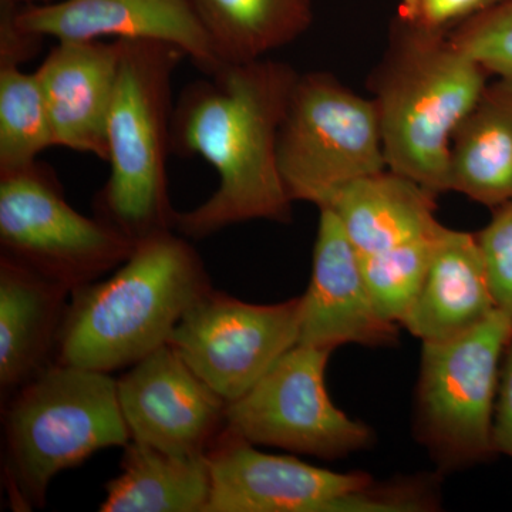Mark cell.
<instances>
[{
  "label": "cell",
  "mask_w": 512,
  "mask_h": 512,
  "mask_svg": "<svg viewBox=\"0 0 512 512\" xmlns=\"http://www.w3.org/2000/svg\"><path fill=\"white\" fill-rule=\"evenodd\" d=\"M461 52L488 74L512 79V0H500L448 32Z\"/></svg>",
  "instance_id": "obj_24"
},
{
  "label": "cell",
  "mask_w": 512,
  "mask_h": 512,
  "mask_svg": "<svg viewBox=\"0 0 512 512\" xmlns=\"http://www.w3.org/2000/svg\"><path fill=\"white\" fill-rule=\"evenodd\" d=\"M16 2L22 3V2H32V0H16Z\"/></svg>",
  "instance_id": "obj_29"
},
{
  "label": "cell",
  "mask_w": 512,
  "mask_h": 512,
  "mask_svg": "<svg viewBox=\"0 0 512 512\" xmlns=\"http://www.w3.org/2000/svg\"><path fill=\"white\" fill-rule=\"evenodd\" d=\"M437 231L387 251L360 255L363 281L383 319L400 326L412 308L429 272Z\"/></svg>",
  "instance_id": "obj_23"
},
{
  "label": "cell",
  "mask_w": 512,
  "mask_h": 512,
  "mask_svg": "<svg viewBox=\"0 0 512 512\" xmlns=\"http://www.w3.org/2000/svg\"><path fill=\"white\" fill-rule=\"evenodd\" d=\"M278 167L292 202L319 210L346 184L386 170L375 100L332 73L299 74L279 128Z\"/></svg>",
  "instance_id": "obj_8"
},
{
  "label": "cell",
  "mask_w": 512,
  "mask_h": 512,
  "mask_svg": "<svg viewBox=\"0 0 512 512\" xmlns=\"http://www.w3.org/2000/svg\"><path fill=\"white\" fill-rule=\"evenodd\" d=\"M225 64L254 62L295 42L313 20L312 0H191Z\"/></svg>",
  "instance_id": "obj_21"
},
{
  "label": "cell",
  "mask_w": 512,
  "mask_h": 512,
  "mask_svg": "<svg viewBox=\"0 0 512 512\" xmlns=\"http://www.w3.org/2000/svg\"><path fill=\"white\" fill-rule=\"evenodd\" d=\"M494 447L497 454L512 458V343L501 367L500 386L495 403Z\"/></svg>",
  "instance_id": "obj_28"
},
{
  "label": "cell",
  "mask_w": 512,
  "mask_h": 512,
  "mask_svg": "<svg viewBox=\"0 0 512 512\" xmlns=\"http://www.w3.org/2000/svg\"><path fill=\"white\" fill-rule=\"evenodd\" d=\"M134 248L107 222L74 210L47 165L0 174V256L73 291L119 268Z\"/></svg>",
  "instance_id": "obj_9"
},
{
  "label": "cell",
  "mask_w": 512,
  "mask_h": 512,
  "mask_svg": "<svg viewBox=\"0 0 512 512\" xmlns=\"http://www.w3.org/2000/svg\"><path fill=\"white\" fill-rule=\"evenodd\" d=\"M50 147L55 134L36 72L0 66V174L25 170Z\"/></svg>",
  "instance_id": "obj_22"
},
{
  "label": "cell",
  "mask_w": 512,
  "mask_h": 512,
  "mask_svg": "<svg viewBox=\"0 0 512 512\" xmlns=\"http://www.w3.org/2000/svg\"><path fill=\"white\" fill-rule=\"evenodd\" d=\"M69 288L0 256V399L55 362Z\"/></svg>",
  "instance_id": "obj_17"
},
{
  "label": "cell",
  "mask_w": 512,
  "mask_h": 512,
  "mask_svg": "<svg viewBox=\"0 0 512 512\" xmlns=\"http://www.w3.org/2000/svg\"><path fill=\"white\" fill-rule=\"evenodd\" d=\"M117 397L130 441L178 457L205 456L224 430L227 402L170 345L130 367Z\"/></svg>",
  "instance_id": "obj_12"
},
{
  "label": "cell",
  "mask_w": 512,
  "mask_h": 512,
  "mask_svg": "<svg viewBox=\"0 0 512 512\" xmlns=\"http://www.w3.org/2000/svg\"><path fill=\"white\" fill-rule=\"evenodd\" d=\"M188 84L174 106L171 153L201 157L220 183L207 201L177 211L174 231L204 239L255 220L292 222L278 167V134L299 73L271 59L224 64Z\"/></svg>",
  "instance_id": "obj_1"
},
{
  "label": "cell",
  "mask_w": 512,
  "mask_h": 512,
  "mask_svg": "<svg viewBox=\"0 0 512 512\" xmlns=\"http://www.w3.org/2000/svg\"><path fill=\"white\" fill-rule=\"evenodd\" d=\"M488 76L448 32L400 23L369 82L387 168L433 194L447 192L454 131L476 106Z\"/></svg>",
  "instance_id": "obj_3"
},
{
  "label": "cell",
  "mask_w": 512,
  "mask_h": 512,
  "mask_svg": "<svg viewBox=\"0 0 512 512\" xmlns=\"http://www.w3.org/2000/svg\"><path fill=\"white\" fill-rule=\"evenodd\" d=\"M2 484L10 510L46 505L57 474L130 443L110 373L53 362L2 403Z\"/></svg>",
  "instance_id": "obj_4"
},
{
  "label": "cell",
  "mask_w": 512,
  "mask_h": 512,
  "mask_svg": "<svg viewBox=\"0 0 512 512\" xmlns=\"http://www.w3.org/2000/svg\"><path fill=\"white\" fill-rule=\"evenodd\" d=\"M301 298L256 305L211 288L184 313L167 345L227 403L299 343Z\"/></svg>",
  "instance_id": "obj_11"
},
{
  "label": "cell",
  "mask_w": 512,
  "mask_h": 512,
  "mask_svg": "<svg viewBox=\"0 0 512 512\" xmlns=\"http://www.w3.org/2000/svg\"><path fill=\"white\" fill-rule=\"evenodd\" d=\"M121 473L106 488L100 512H205L211 497L207 456L178 457L130 441Z\"/></svg>",
  "instance_id": "obj_20"
},
{
  "label": "cell",
  "mask_w": 512,
  "mask_h": 512,
  "mask_svg": "<svg viewBox=\"0 0 512 512\" xmlns=\"http://www.w3.org/2000/svg\"><path fill=\"white\" fill-rule=\"evenodd\" d=\"M495 309L476 234L441 225L426 281L400 326L421 342H441L476 328Z\"/></svg>",
  "instance_id": "obj_16"
},
{
  "label": "cell",
  "mask_w": 512,
  "mask_h": 512,
  "mask_svg": "<svg viewBox=\"0 0 512 512\" xmlns=\"http://www.w3.org/2000/svg\"><path fill=\"white\" fill-rule=\"evenodd\" d=\"M330 350L296 345L249 392L227 404L225 427L255 444L338 460L372 446L375 436L330 399Z\"/></svg>",
  "instance_id": "obj_10"
},
{
  "label": "cell",
  "mask_w": 512,
  "mask_h": 512,
  "mask_svg": "<svg viewBox=\"0 0 512 512\" xmlns=\"http://www.w3.org/2000/svg\"><path fill=\"white\" fill-rule=\"evenodd\" d=\"M497 2H500V0H494V3H497ZM494 3H493V5H494Z\"/></svg>",
  "instance_id": "obj_30"
},
{
  "label": "cell",
  "mask_w": 512,
  "mask_h": 512,
  "mask_svg": "<svg viewBox=\"0 0 512 512\" xmlns=\"http://www.w3.org/2000/svg\"><path fill=\"white\" fill-rule=\"evenodd\" d=\"M120 63L107 120L110 174L94 212L133 242L174 231L168 192L173 74L183 50L158 40L120 39Z\"/></svg>",
  "instance_id": "obj_5"
},
{
  "label": "cell",
  "mask_w": 512,
  "mask_h": 512,
  "mask_svg": "<svg viewBox=\"0 0 512 512\" xmlns=\"http://www.w3.org/2000/svg\"><path fill=\"white\" fill-rule=\"evenodd\" d=\"M19 28L60 40H158L183 50L204 74L224 66L191 0H63L26 3L16 10Z\"/></svg>",
  "instance_id": "obj_14"
},
{
  "label": "cell",
  "mask_w": 512,
  "mask_h": 512,
  "mask_svg": "<svg viewBox=\"0 0 512 512\" xmlns=\"http://www.w3.org/2000/svg\"><path fill=\"white\" fill-rule=\"evenodd\" d=\"M311 282L299 306V343L335 350L356 343L396 348L397 323L377 313L363 281L360 255L335 212L320 208Z\"/></svg>",
  "instance_id": "obj_13"
},
{
  "label": "cell",
  "mask_w": 512,
  "mask_h": 512,
  "mask_svg": "<svg viewBox=\"0 0 512 512\" xmlns=\"http://www.w3.org/2000/svg\"><path fill=\"white\" fill-rule=\"evenodd\" d=\"M205 456L211 471L205 512H421L440 505L431 477L377 483L363 471L336 473L262 453L227 427Z\"/></svg>",
  "instance_id": "obj_6"
},
{
  "label": "cell",
  "mask_w": 512,
  "mask_h": 512,
  "mask_svg": "<svg viewBox=\"0 0 512 512\" xmlns=\"http://www.w3.org/2000/svg\"><path fill=\"white\" fill-rule=\"evenodd\" d=\"M119 40H60L36 70L56 147L107 161V120L119 73Z\"/></svg>",
  "instance_id": "obj_15"
},
{
  "label": "cell",
  "mask_w": 512,
  "mask_h": 512,
  "mask_svg": "<svg viewBox=\"0 0 512 512\" xmlns=\"http://www.w3.org/2000/svg\"><path fill=\"white\" fill-rule=\"evenodd\" d=\"M448 191L491 210L512 200V79L488 83L454 131Z\"/></svg>",
  "instance_id": "obj_19"
},
{
  "label": "cell",
  "mask_w": 512,
  "mask_h": 512,
  "mask_svg": "<svg viewBox=\"0 0 512 512\" xmlns=\"http://www.w3.org/2000/svg\"><path fill=\"white\" fill-rule=\"evenodd\" d=\"M494 0H402L403 25L429 32H450L458 23L493 5Z\"/></svg>",
  "instance_id": "obj_26"
},
{
  "label": "cell",
  "mask_w": 512,
  "mask_h": 512,
  "mask_svg": "<svg viewBox=\"0 0 512 512\" xmlns=\"http://www.w3.org/2000/svg\"><path fill=\"white\" fill-rule=\"evenodd\" d=\"M212 288L188 238L164 231L137 242L107 279L73 289L55 362L111 373L167 345L184 313Z\"/></svg>",
  "instance_id": "obj_2"
},
{
  "label": "cell",
  "mask_w": 512,
  "mask_h": 512,
  "mask_svg": "<svg viewBox=\"0 0 512 512\" xmlns=\"http://www.w3.org/2000/svg\"><path fill=\"white\" fill-rule=\"evenodd\" d=\"M476 237L495 305L512 315V200L493 208L491 221Z\"/></svg>",
  "instance_id": "obj_25"
},
{
  "label": "cell",
  "mask_w": 512,
  "mask_h": 512,
  "mask_svg": "<svg viewBox=\"0 0 512 512\" xmlns=\"http://www.w3.org/2000/svg\"><path fill=\"white\" fill-rule=\"evenodd\" d=\"M437 197L386 168L346 184L323 208L335 212L359 255H369L434 234Z\"/></svg>",
  "instance_id": "obj_18"
},
{
  "label": "cell",
  "mask_w": 512,
  "mask_h": 512,
  "mask_svg": "<svg viewBox=\"0 0 512 512\" xmlns=\"http://www.w3.org/2000/svg\"><path fill=\"white\" fill-rule=\"evenodd\" d=\"M511 343L512 315L498 308L463 335L423 342L414 434L441 471L497 456L495 403Z\"/></svg>",
  "instance_id": "obj_7"
},
{
  "label": "cell",
  "mask_w": 512,
  "mask_h": 512,
  "mask_svg": "<svg viewBox=\"0 0 512 512\" xmlns=\"http://www.w3.org/2000/svg\"><path fill=\"white\" fill-rule=\"evenodd\" d=\"M16 0H0V66H22L35 57L45 37L33 35L19 28Z\"/></svg>",
  "instance_id": "obj_27"
}]
</instances>
